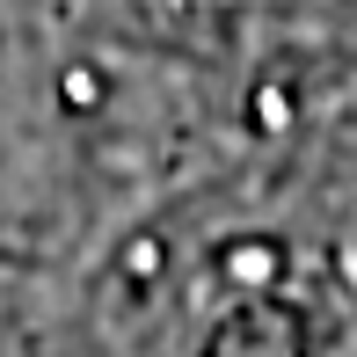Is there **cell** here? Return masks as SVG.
Here are the masks:
<instances>
[{
  "mask_svg": "<svg viewBox=\"0 0 357 357\" xmlns=\"http://www.w3.org/2000/svg\"><path fill=\"white\" fill-rule=\"evenodd\" d=\"M59 95H66V102H73V109H95V102H102V80H95L88 66H73L66 80H59Z\"/></svg>",
  "mask_w": 357,
  "mask_h": 357,
  "instance_id": "6da1fadb",
  "label": "cell"
}]
</instances>
